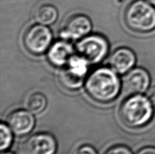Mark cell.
<instances>
[{
	"label": "cell",
	"mask_w": 155,
	"mask_h": 154,
	"mask_svg": "<svg viewBox=\"0 0 155 154\" xmlns=\"http://www.w3.org/2000/svg\"><path fill=\"white\" fill-rule=\"evenodd\" d=\"M91 29L92 23L88 16L75 14L66 20L59 35L62 40H78L89 34Z\"/></svg>",
	"instance_id": "cell-7"
},
{
	"label": "cell",
	"mask_w": 155,
	"mask_h": 154,
	"mask_svg": "<svg viewBox=\"0 0 155 154\" xmlns=\"http://www.w3.org/2000/svg\"><path fill=\"white\" fill-rule=\"evenodd\" d=\"M146 97L148 98V99L153 103V104H155V86L148 90Z\"/></svg>",
	"instance_id": "cell-19"
},
{
	"label": "cell",
	"mask_w": 155,
	"mask_h": 154,
	"mask_svg": "<svg viewBox=\"0 0 155 154\" xmlns=\"http://www.w3.org/2000/svg\"><path fill=\"white\" fill-rule=\"evenodd\" d=\"M73 154H98L93 147L89 145H83L79 147Z\"/></svg>",
	"instance_id": "cell-17"
},
{
	"label": "cell",
	"mask_w": 155,
	"mask_h": 154,
	"mask_svg": "<svg viewBox=\"0 0 155 154\" xmlns=\"http://www.w3.org/2000/svg\"><path fill=\"white\" fill-rule=\"evenodd\" d=\"M136 63V56L133 50L125 47L116 49L110 55V67L118 74H125L132 69Z\"/></svg>",
	"instance_id": "cell-12"
},
{
	"label": "cell",
	"mask_w": 155,
	"mask_h": 154,
	"mask_svg": "<svg viewBox=\"0 0 155 154\" xmlns=\"http://www.w3.org/2000/svg\"><path fill=\"white\" fill-rule=\"evenodd\" d=\"M2 154H14L12 152H2Z\"/></svg>",
	"instance_id": "cell-21"
},
{
	"label": "cell",
	"mask_w": 155,
	"mask_h": 154,
	"mask_svg": "<svg viewBox=\"0 0 155 154\" xmlns=\"http://www.w3.org/2000/svg\"><path fill=\"white\" fill-rule=\"evenodd\" d=\"M126 25L137 33H149L155 29V8L146 0H134L124 12Z\"/></svg>",
	"instance_id": "cell-3"
},
{
	"label": "cell",
	"mask_w": 155,
	"mask_h": 154,
	"mask_svg": "<svg viewBox=\"0 0 155 154\" xmlns=\"http://www.w3.org/2000/svg\"><path fill=\"white\" fill-rule=\"evenodd\" d=\"M88 64L87 59L78 54H74L59 73V82L69 90H77L82 86L87 75Z\"/></svg>",
	"instance_id": "cell-4"
},
{
	"label": "cell",
	"mask_w": 155,
	"mask_h": 154,
	"mask_svg": "<svg viewBox=\"0 0 155 154\" xmlns=\"http://www.w3.org/2000/svg\"><path fill=\"white\" fill-rule=\"evenodd\" d=\"M47 105V99L45 95L40 92H35L27 99L25 106L27 109L33 114L42 112Z\"/></svg>",
	"instance_id": "cell-14"
},
{
	"label": "cell",
	"mask_w": 155,
	"mask_h": 154,
	"mask_svg": "<svg viewBox=\"0 0 155 154\" xmlns=\"http://www.w3.org/2000/svg\"><path fill=\"white\" fill-rule=\"evenodd\" d=\"M136 154H155V147H146L138 151Z\"/></svg>",
	"instance_id": "cell-18"
},
{
	"label": "cell",
	"mask_w": 155,
	"mask_h": 154,
	"mask_svg": "<svg viewBox=\"0 0 155 154\" xmlns=\"http://www.w3.org/2000/svg\"><path fill=\"white\" fill-rule=\"evenodd\" d=\"M57 144L52 134L40 133L27 138L21 145L23 154H54Z\"/></svg>",
	"instance_id": "cell-8"
},
{
	"label": "cell",
	"mask_w": 155,
	"mask_h": 154,
	"mask_svg": "<svg viewBox=\"0 0 155 154\" xmlns=\"http://www.w3.org/2000/svg\"><path fill=\"white\" fill-rule=\"evenodd\" d=\"M150 84V76L144 69H132L123 77L122 86L123 91L129 95H140L148 91Z\"/></svg>",
	"instance_id": "cell-9"
},
{
	"label": "cell",
	"mask_w": 155,
	"mask_h": 154,
	"mask_svg": "<svg viewBox=\"0 0 155 154\" xmlns=\"http://www.w3.org/2000/svg\"><path fill=\"white\" fill-rule=\"evenodd\" d=\"M146 1H147L148 3H150V4L155 6V0H146Z\"/></svg>",
	"instance_id": "cell-20"
},
{
	"label": "cell",
	"mask_w": 155,
	"mask_h": 154,
	"mask_svg": "<svg viewBox=\"0 0 155 154\" xmlns=\"http://www.w3.org/2000/svg\"><path fill=\"white\" fill-rule=\"evenodd\" d=\"M7 124L16 136H25L31 133L35 126V118L28 110L18 109L10 113Z\"/></svg>",
	"instance_id": "cell-10"
},
{
	"label": "cell",
	"mask_w": 155,
	"mask_h": 154,
	"mask_svg": "<svg viewBox=\"0 0 155 154\" xmlns=\"http://www.w3.org/2000/svg\"><path fill=\"white\" fill-rule=\"evenodd\" d=\"M104 154H132V152L128 147L120 145L110 147Z\"/></svg>",
	"instance_id": "cell-16"
},
{
	"label": "cell",
	"mask_w": 155,
	"mask_h": 154,
	"mask_svg": "<svg viewBox=\"0 0 155 154\" xmlns=\"http://www.w3.org/2000/svg\"><path fill=\"white\" fill-rule=\"evenodd\" d=\"M52 34L48 27L41 24H35L27 29L23 35V43L27 50L35 55L48 51L52 45Z\"/></svg>",
	"instance_id": "cell-6"
},
{
	"label": "cell",
	"mask_w": 155,
	"mask_h": 154,
	"mask_svg": "<svg viewBox=\"0 0 155 154\" xmlns=\"http://www.w3.org/2000/svg\"><path fill=\"white\" fill-rule=\"evenodd\" d=\"M117 74L111 68H97L86 79L85 89L88 96L101 103L114 101L121 89V82Z\"/></svg>",
	"instance_id": "cell-1"
},
{
	"label": "cell",
	"mask_w": 155,
	"mask_h": 154,
	"mask_svg": "<svg viewBox=\"0 0 155 154\" xmlns=\"http://www.w3.org/2000/svg\"><path fill=\"white\" fill-rule=\"evenodd\" d=\"M74 54V48L68 40H61L52 43L47 51V58L52 65L63 67Z\"/></svg>",
	"instance_id": "cell-11"
},
{
	"label": "cell",
	"mask_w": 155,
	"mask_h": 154,
	"mask_svg": "<svg viewBox=\"0 0 155 154\" xmlns=\"http://www.w3.org/2000/svg\"><path fill=\"white\" fill-rule=\"evenodd\" d=\"M12 131L11 130L8 125L4 123H2L0 126V136H1V142H0V147L2 152L6 151L12 143L13 135Z\"/></svg>",
	"instance_id": "cell-15"
},
{
	"label": "cell",
	"mask_w": 155,
	"mask_h": 154,
	"mask_svg": "<svg viewBox=\"0 0 155 154\" xmlns=\"http://www.w3.org/2000/svg\"><path fill=\"white\" fill-rule=\"evenodd\" d=\"M119 115L122 122L128 127H143L153 119V104L142 94L130 95L122 103Z\"/></svg>",
	"instance_id": "cell-2"
},
{
	"label": "cell",
	"mask_w": 155,
	"mask_h": 154,
	"mask_svg": "<svg viewBox=\"0 0 155 154\" xmlns=\"http://www.w3.org/2000/svg\"><path fill=\"white\" fill-rule=\"evenodd\" d=\"M35 17L40 24L51 25L57 21L58 11L52 4H43L37 8L35 12Z\"/></svg>",
	"instance_id": "cell-13"
},
{
	"label": "cell",
	"mask_w": 155,
	"mask_h": 154,
	"mask_svg": "<svg viewBox=\"0 0 155 154\" xmlns=\"http://www.w3.org/2000/svg\"><path fill=\"white\" fill-rule=\"evenodd\" d=\"M78 54L90 64H98L107 56L109 43L106 38L99 34H88L79 40L76 46Z\"/></svg>",
	"instance_id": "cell-5"
}]
</instances>
